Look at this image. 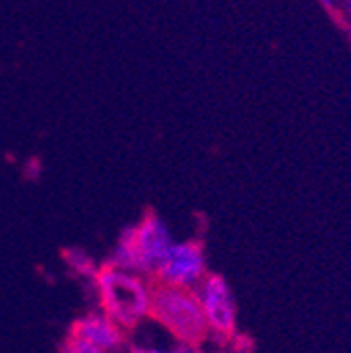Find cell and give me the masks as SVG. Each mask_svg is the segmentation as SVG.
Masks as SVG:
<instances>
[{
    "mask_svg": "<svg viewBox=\"0 0 351 353\" xmlns=\"http://www.w3.org/2000/svg\"><path fill=\"white\" fill-rule=\"evenodd\" d=\"M93 284L99 296L101 314L124 332L135 330L141 320L148 318V286L143 276L124 272L106 261L97 265Z\"/></svg>",
    "mask_w": 351,
    "mask_h": 353,
    "instance_id": "cell-2",
    "label": "cell"
},
{
    "mask_svg": "<svg viewBox=\"0 0 351 353\" xmlns=\"http://www.w3.org/2000/svg\"><path fill=\"white\" fill-rule=\"evenodd\" d=\"M206 274L208 270L204 256V242L196 238V240L172 244L152 276L166 284L196 288Z\"/></svg>",
    "mask_w": 351,
    "mask_h": 353,
    "instance_id": "cell-5",
    "label": "cell"
},
{
    "mask_svg": "<svg viewBox=\"0 0 351 353\" xmlns=\"http://www.w3.org/2000/svg\"><path fill=\"white\" fill-rule=\"evenodd\" d=\"M59 353H106V351H101V349H97V347H93V345H89V343H84V341H80V339L68 334V336L59 343Z\"/></svg>",
    "mask_w": 351,
    "mask_h": 353,
    "instance_id": "cell-8",
    "label": "cell"
},
{
    "mask_svg": "<svg viewBox=\"0 0 351 353\" xmlns=\"http://www.w3.org/2000/svg\"><path fill=\"white\" fill-rule=\"evenodd\" d=\"M170 246V234L162 223V219L154 208H146L137 223L120 234L116 248L108 261L124 272L146 278L158 270L160 261Z\"/></svg>",
    "mask_w": 351,
    "mask_h": 353,
    "instance_id": "cell-3",
    "label": "cell"
},
{
    "mask_svg": "<svg viewBox=\"0 0 351 353\" xmlns=\"http://www.w3.org/2000/svg\"><path fill=\"white\" fill-rule=\"evenodd\" d=\"M148 318L160 324L179 345L202 347L210 336L196 288L166 284L154 276H146Z\"/></svg>",
    "mask_w": 351,
    "mask_h": 353,
    "instance_id": "cell-1",
    "label": "cell"
},
{
    "mask_svg": "<svg viewBox=\"0 0 351 353\" xmlns=\"http://www.w3.org/2000/svg\"><path fill=\"white\" fill-rule=\"evenodd\" d=\"M208 332L219 345H225L236 336V303L228 280L221 274H206L196 286Z\"/></svg>",
    "mask_w": 351,
    "mask_h": 353,
    "instance_id": "cell-4",
    "label": "cell"
},
{
    "mask_svg": "<svg viewBox=\"0 0 351 353\" xmlns=\"http://www.w3.org/2000/svg\"><path fill=\"white\" fill-rule=\"evenodd\" d=\"M128 353H146V351H143L141 347H130V351H128Z\"/></svg>",
    "mask_w": 351,
    "mask_h": 353,
    "instance_id": "cell-9",
    "label": "cell"
},
{
    "mask_svg": "<svg viewBox=\"0 0 351 353\" xmlns=\"http://www.w3.org/2000/svg\"><path fill=\"white\" fill-rule=\"evenodd\" d=\"M322 3H324V5H330V3H332V0H322Z\"/></svg>",
    "mask_w": 351,
    "mask_h": 353,
    "instance_id": "cell-10",
    "label": "cell"
},
{
    "mask_svg": "<svg viewBox=\"0 0 351 353\" xmlns=\"http://www.w3.org/2000/svg\"><path fill=\"white\" fill-rule=\"evenodd\" d=\"M61 256H63L66 265L72 272H76L82 278H91L93 280V276L97 272V265L93 263V259L86 254L84 250H80V248H66L61 252Z\"/></svg>",
    "mask_w": 351,
    "mask_h": 353,
    "instance_id": "cell-7",
    "label": "cell"
},
{
    "mask_svg": "<svg viewBox=\"0 0 351 353\" xmlns=\"http://www.w3.org/2000/svg\"><path fill=\"white\" fill-rule=\"evenodd\" d=\"M68 334L89 343L106 353L118 351L126 345V332L103 314H89L84 318L74 320L70 324Z\"/></svg>",
    "mask_w": 351,
    "mask_h": 353,
    "instance_id": "cell-6",
    "label": "cell"
}]
</instances>
